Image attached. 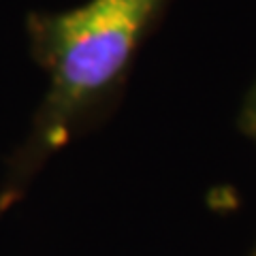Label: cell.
Returning a JSON list of instances; mask_svg holds the SVG:
<instances>
[{
  "mask_svg": "<svg viewBox=\"0 0 256 256\" xmlns=\"http://www.w3.org/2000/svg\"><path fill=\"white\" fill-rule=\"evenodd\" d=\"M160 0H90L56 18L50 56L56 102L75 105L105 88L126 64Z\"/></svg>",
  "mask_w": 256,
  "mask_h": 256,
  "instance_id": "cell-1",
  "label": "cell"
}]
</instances>
